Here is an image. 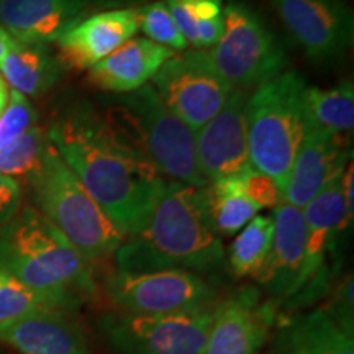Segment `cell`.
Instances as JSON below:
<instances>
[{
    "label": "cell",
    "instance_id": "28",
    "mask_svg": "<svg viewBox=\"0 0 354 354\" xmlns=\"http://www.w3.org/2000/svg\"><path fill=\"white\" fill-rule=\"evenodd\" d=\"M138 21L140 30H143L146 38L151 39V41L169 48L174 53H183L187 50L189 44L180 35L174 20H172L165 0H158V2L140 8Z\"/></svg>",
    "mask_w": 354,
    "mask_h": 354
},
{
    "label": "cell",
    "instance_id": "19",
    "mask_svg": "<svg viewBox=\"0 0 354 354\" xmlns=\"http://www.w3.org/2000/svg\"><path fill=\"white\" fill-rule=\"evenodd\" d=\"M343 176V174H342ZM342 176L326 185L304 209L305 218V256L295 294L308 286L322 272L326 253L339 232L351 227L342 194Z\"/></svg>",
    "mask_w": 354,
    "mask_h": 354
},
{
    "label": "cell",
    "instance_id": "3",
    "mask_svg": "<svg viewBox=\"0 0 354 354\" xmlns=\"http://www.w3.org/2000/svg\"><path fill=\"white\" fill-rule=\"evenodd\" d=\"M0 263L69 310L95 292L92 264L35 207H20L0 228Z\"/></svg>",
    "mask_w": 354,
    "mask_h": 354
},
{
    "label": "cell",
    "instance_id": "27",
    "mask_svg": "<svg viewBox=\"0 0 354 354\" xmlns=\"http://www.w3.org/2000/svg\"><path fill=\"white\" fill-rule=\"evenodd\" d=\"M48 140L46 133L35 125L21 138L0 151V174L17 179L30 177L41 161Z\"/></svg>",
    "mask_w": 354,
    "mask_h": 354
},
{
    "label": "cell",
    "instance_id": "34",
    "mask_svg": "<svg viewBox=\"0 0 354 354\" xmlns=\"http://www.w3.org/2000/svg\"><path fill=\"white\" fill-rule=\"evenodd\" d=\"M7 100H8V91H7V86H6V82L2 81V77H0V113H2V112H3V109H6Z\"/></svg>",
    "mask_w": 354,
    "mask_h": 354
},
{
    "label": "cell",
    "instance_id": "18",
    "mask_svg": "<svg viewBox=\"0 0 354 354\" xmlns=\"http://www.w3.org/2000/svg\"><path fill=\"white\" fill-rule=\"evenodd\" d=\"M176 53L148 38H131L88 71V82L113 94H130L146 86Z\"/></svg>",
    "mask_w": 354,
    "mask_h": 354
},
{
    "label": "cell",
    "instance_id": "23",
    "mask_svg": "<svg viewBox=\"0 0 354 354\" xmlns=\"http://www.w3.org/2000/svg\"><path fill=\"white\" fill-rule=\"evenodd\" d=\"M207 210L218 236H233L259 214V207L248 198L240 176L221 177L203 187Z\"/></svg>",
    "mask_w": 354,
    "mask_h": 354
},
{
    "label": "cell",
    "instance_id": "4",
    "mask_svg": "<svg viewBox=\"0 0 354 354\" xmlns=\"http://www.w3.org/2000/svg\"><path fill=\"white\" fill-rule=\"evenodd\" d=\"M35 209L64 234L88 263L115 256L125 238L88 196L55 146L48 143L39 166L26 177Z\"/></svg>",
    "mask_w": 354,
    "mask_h": 354
},
{
    "label": "cell",
    "instance_id": "6",
    "mask_svg": "<svg viewBox=\"0 0 354 354\" xmlns=\"http://www.w3.org/2000/svg\"><path fill=\"white\" fill-rule=\"evenodd\" d=\"M112 120L167 180L205 187L197 165L196 131L172 113L151 84L117 100Z\"/></svg>",
    "mask_w": 354,
    "mask_h": 354
},
{
    "label": "cell",
    "instance_id": "12",
    "mask_svg": "<svg viewBox=\"0 0 354 354\" xmlns=\"http://www.w3.org/2000/svg\"><path fill=\"white\" fill-rule=\"evenodd\" d=\"M250 92L234 91L212 120L196 131L198 171L205 183L240 176L251 167L246 105Z\"/></svg>",
    "mask_w": 354,
    "mask_h": 354
},
{
    "label": "cell",
    "instance_id": "5",
    "mask_svg": "<svg viewBox=\"0 0 354 354\" xmlns=\"http://www.w3.org/2000/svg\"><path fill=\"white\" fill-rule=\"evenodd\" d=\"M297 73H282L248 97L246 127L251 167L269 176L284 194L292 162L308 130L304 92Z\"/></svg>",
    "mask_w": 354,
    "mask_h": 354
},
{
    "label": "cell",
    "instance_id": "17",
    "mask_svg": "<svg viewBox=\"0 0 354 354\" xmlns=\"http://www.w3.org/2000/svg\"><path fill=\"white\" fill-rule=\"evenodd\" d=\"M246 290L214 308L203 354H258L268 336V313Z\"/></svg>",
    "mask_w": 354,
    "mask_h": 354
},
{
    "label": "cell",
    "instance_id": "22",
    "mask_svg": "<svg viewBox=\"0 0 354 354\" xmlns=\"http://www.w3.org/2000/svg\"><path fill=\"white\" fill-rule=\"evenodd\" d=\"M0 73L12 91L24 97H38L55 87L63 74V64L44 44L13 41L0 63Z\"/></svg>",
    "mask_w": 354,
    "mask_h": 354
},
{
    "label": "cell",
    "instance_id": "14",
    "mask_svg": "<svg viewBox=\"0 0 354 354\" xmlns=\"http://www.w3.org/2000/svg\"><path fill=\"white\" fill-rule=\"evenodd\" d=\"M140 30L138 8H117L82 19L57 39V59L77 71H91Z\"/></svg>",
    "mask_w": 354,
    "mask_h": 354
},
{
    "label": "cell",
    "instance_id": "31",
    "mask_svg": "<svg viewBox=\"0 0 354 354\" xmlns=\"http://www.w3.org/2000/svg\"><path fill=\"white\" fill-rule=\"evenodd\" d=\"M240 180L248 198L254 205H258L259 210L276 209L282 202V192L279 190L276 183L269 176L256 171L254 167H250L240 174Z\"/></svg>",
    "mask_w": 354,
    "mask_h": 354
},
{
    "label": "cell",
    "instance_id": "16",
    "mask_svg": "<svg viewBox=\"0 0 354 354\" xmlns=\"http://www.w3.org/2000/svg\"><path fill=\"white\" fill-rule=\"evenodd\" d=\"M86 0H0V26L19 43H56L86 19Z\"/></svg>",
    "mask_w": 354,
    "mask_h": 354
},
{
    "label": "cell",
    "instance_id": "15",
    "mask_svg": "<svg viewBox=\"0 0 354 354\" xmlns=\"http://www.w3.org/2000/svg\"><path fill=\"white\" fill-rule=\"evenodd\" d=\"M0 343L20 354H92L69 310L48 308L0 323Z\"/></svg>",
    "mask_w": 354,
    "mask_h": 354
},
{
    "label": "cell",
    "instance_id": "9",
    "mask_svg": "<svg viewBox=\"0 0 354 354\" xmlns=\"http://www.w3.org/2000/svg\"><path fill=\"white\" fill-rule=\"evenodd\" d=\"M110 300L127 315L162 317L210 307L214 290L196 272L180 269L122 272L107 282Z\"/></svg>",
    "mask_w": 354,
    "mask_h": 354
},
{
    "label": "cell",
    "instance_id": "10",
    "mask_svg": "<svg viewBox=\"0 0 354 354\" xmlns=\"http://www.w3.org/2000/svg\"><path fill=\"white\" fill-rule=\"evenodd\" d=\"M214 308L179 315H127L105 322L117 354H203Z\"/></svg>",
    "mask_w": 354,
    "mask_h": 354
},
{
    "label": "cell",
    "instance_id": "8",
    "mask_svg": "<svg viewBox=\"0 0 354 354\" xmlns=\"http://www.w3.org/2000/svg\"><path fill=\"white\" fill-rule=\"evenodd\" d=\"M149 84L166 107L194 131L212 120L233 92L209 51L202 50L183 51L169 57Z\"/></svg>",
    "mask_w": 354,
    "mask_h": 354
},
{
    "label": "cell",
    "instance_id": "24",
    "mask_svg": "<svg viewBox=\"0 0 354 354\" xmlns=\"http://www.w3.org/2000/svg\"><path fill=\"white\" fill-rule=\"evenodd\" d=\"M308 127L333 131L338 135L354 127V87L351 81H342L331 88L307 86L304 92Z\"/></svg>",
    "mask_w": 354,
    "mask_h": 354
},
{
    "label": "cell",
    "instance_id": "25",
    "mask_svg": "<svg viewBox=\"0 0 354 354\" xmlns=\"http://www.w3.org/2000/svg\"><path fill=\"white\" fill-rule=\"evenodd\" d=\"M272 216L256 215L241 232L236 233L228 250V264L236 277L263 276L272 248Z\"/></svg>",
    "mask_w": 354,
    "mask_h": 354
},
{
    "label": "cell",
    "instance_id": "21",
    "mask_svg": "<svg viewBox=\"0 0 354 354\" xmlns=\"http://www.w3.org/2000/svg\"><path fill=\"white\" fill-rule=\"evenodd\" d=\"M279 354H354L353 335L333 312L318 308L287 325Z\"/></svg>",
    "mask_w": 354,
    "mask_h": 354
},
{
    "label": "cell",
    "instance_id": "26",
    "mask_svg": "<svg viewBox=\"0 0 354 354\" xmlns=\"http://www.w3.org/2000/svg\"><path fill=\"white\" fill-rule=\"evenodd\" d=\"M48 308H64L55 299L26 287L0 263V323Z\"/></svg>",
    "mask_w": 354,
    "mask_h": 354
},
{
    "label": "cell",
    "instance_id": "7",
    "mask_svg": "<svg viewBox=\"0 0 354 354\" xmlns=\"http://www.w3.org/2000/svg\"><path fill=\"white\" fill-rule=\"evenodd\" d=\"M209 55L234 91L250 92L286 73V50L263 17L241 0L223 6V35Z\"/></svg>",
    "mask_w": 354,
    "mask_h": 354
},
{
    "label": "cell",
    "instance_id": "13",
    "mask_svg": "<svg viewBox=\"0 0 354 354\" xmlns=\"http://www.w3.org/2000/svg\"><path fill=\"white\" fill-rule=\"evenodd\" d=\"M351 161L343 135L308 127L297 156L292 162L282 202L305 209Z\"/></svg>",
    "mask_w": 354,
    "mask_h": 354
},
{
    "label": "cell",
    "instance_id": "11",
    "mask_svg": "<svg viewBox=\"0 0 354 354\" xmlns=\"http://www.w3.org/2000/svg\"><path fill=\"white\" fill-rule=\"evenodd\" d=\"M271 3L310 59H338L351 48L354 13L346 0H271Z\"/></svg>",
    "mask_w": 354,
    "mask_h": 354
},
{
    "label": "cell",
    "instance_id": "29",
    "mask_svg": "<svg viewBox=\"0 0 354 354\" xmlns=\"http://www.w3.org/2000/svg\"><path fill=\"white\" fill-rule=\"evenodd\" d=\"M172 20L187 44L196 48L197 26L202 21L223 17L221 0H165Z\"/></svg>",
    "mask_w": 354,
    "mask_h": 354
},
{
    "label": "cell",
    "instance_id": "1",
    "mask_svg": "<svg viewBox=\"0 0 354 354\" xmlns=\"http://www.w3.org/2000/svg\"><path fill=\"white\" fill-rule=\"evenodd\" d=\"M46 136L123 238L138 233L166 179L125 133L88 104H76Z\"/></svg>",
    "mask_w": 354,
    "mask_h": 354
},
{
    "label": "cell",
    "instance_id": "2",
    "mask_svg": "<svg viewBox=\"0 0 354 354\" xmlns=\"http://www.w3.org/2000/svg\"><path fill=\"white\" fill-rule=\"evenodd\" d=\"M223 259L203 187L167 179L143 227L125 238L115 253L117 271L122 272L180 269L198 274L220 268Z\"/></svg>",
    "mask_w": 354,
    "mask_h": 354
},
{
    "label": "cell",
    "instance_id": "20",
    "mask_svg": "<svg viewBox=\"0 0 354 354\" xmlns=\"http://www.w3.org/2000/svg\"><path fill=\"white\" fill-rule=\"evenodd\" d=\"M272 248L259 282L277 295H294L305 256L304 210L281 202L272 214Z\"/></svg>",
    "mask_w": 354,
    "mask_h": 354
},
{
    "label": "cell",
    "instance_id": "32",
    "mask_svg": "<svg viewBox=\"0 0 354 354\" xmlns=\"http://www.w3.org/2000/svg\"><path fill=\"white\" fill-rule=\"evenodd\" d=\"M21 187L13 177L0 174V228L20 209Z\"/></svg>",
    "mask_w": 354,
    "mask_h": 354
},
{
    "label": "cell",
    "instance_id": "33",
    "mask_svg": "<svg viewBox=\"0 0 354 354\" xmlns=\"http://www.w3.org/2000/svg\"><path fill=\"white\" fill-rule=\"evenodd\" d=\"M13 41H15V39L0 26V63H2L3 57L8 55V51H10V48L13 46Z\"/></svg>",
    "mask_w": 354,
    "mask_h": 354
},
{
    "label": "cell",
    "instance_id": "30",
    "mask_svg": "<svg viewBox=\"0 0 354 354\" xmlns=\"http://www.w3.org/2000/svg\"><path fill=\"white\" fill-rule=\"evenodd\" d=\"M37 125V112L28 99L19 92H8V100L0 113V151L21 138L30 128Z\"/></svg>",
    "mask_w": 354,
    "mask_h": 354
}]
</instances>
